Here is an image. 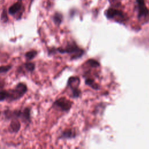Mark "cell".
Here are the masks:
<instances>
[{
  "label": "cell",
  "instance_id": "cell-5",
  "mask_svg": "<svg viewBox=\"0 0 149 149\" xmlns=\"http://www.w3.org/2000/svg\"><path fill=\"white\" fill-rule=\"evenodd\" d=\"M19 118L24 122H28L30 120V109L28 107L25 108L23 110H21Z\"/></svg>",
  "mask_w": 149,
  "mask_h": 149
},
{
  "label": "cell",
  "instance_id": "cell-6",
  "mask_svg": "<svg viewBox=\"0 0 149 149\" xmlns=\"http://www.w3.org/2000/svg\"><path fill=\"white\" fill-rule=\"evenodd\" d=\"M22 8V3L21 1H18L16 3L12 5L8 10L9 13L10 15H13L19 12Z\"/></svg>",
  "mask_w": 149,
  "mask_h": 149
},
{
  "label": "cell",
  "instance_id": "cell-9",
  "mask_svg": "<svg viewBox=\"0 0 149 149\" xmlns=\"http://www.w3.org/2000/svg\"><path fill=\"white\" fill-rule=\"evenodd\" d=\"M62 15L60 13H55L54 15V17H53V20H54V22L55 24L59 25L61 24V23L62 22Z\"/></svg>",
  "mask_w": 149,
  "mask_h": 149
},
{
  "label": "cell",
  "instance_id": "cell-15",
  "mask_svg": "<svg viewBox=\"0 0 149 149\" xmlns=\"http://www.w3.org/2000/svg\"><path fill=\"white\" fill-rule=\"evenodd\" d=\"M8 16H7V14H6V11L5 9H3L2 13L1 15V20L3 22H6L8 21Z\"/></svg>",
  "mask_w": 149,
  "mask_h": 149
},
{
  "label": "cell",
  "instance_id": "cell-4",
  "mask_svg": "<svg viewBox=\"0 0 149 149\" xmlns=\"http://www.w3.org/2000/svg\"><path fill=\"white\" fill-rule=\"evenodd\" d=\"M105 15H106V16L109 19H112L116 16L123 17V13L121 11L113 9V8H110L108 9L105 13Z\"/></svg>",
  "mask_w": 149,
  "mask_h": 149
},
{
  "label": "cell",
  "instance_id": "cell-11",
  "mask_svg": "<svg viewBox=\"0 0 149 149\" xmlns=\"http://www.w3.org/2000/svg\"><path fill=\"white\" fill-rule=\"evenodd\" d=\"M8 97V90H5L0 89V101H3L5 100H6Z\"/></svg>",
  "mask_w": 149,
  "mask_h": 149
},
{
  "label": "cell",
  "instance_id": "cell-14",
  "mask_svg": "<svg viewBox=\"0 0 149 149\" xmlns=\"http://www.w3.org/2000/svg\"><path fill=\"white\" fill-rule=\"evenodd\" d=\"M72 135H73V133L70 130H67V131H65L62 134V137L69 138V137H71Z\"/></svg>",
  "mask_w": 149,
  "mask_h": 149
},
{
  "label": "cell",
  "instance_id": "cell-7",
  "mask_svg": "<svg viewBox=\"0 0 149 149\" xmlns=\"http://www.w3.org/2000/svg\"><path fill=\"white\" fill-rule=\"evenodd\" d=\"M21 127L20 123L17 118H13L10 124V130L12 132H17Z\"/></svg>",
  "mask_w": 149,
  "mask_h": 149
},
{
  "label": "cell",
  "instance_id": "cell-1",
  "mask_svg": "<svg viewBox=\"0 0 149 149\" xmlns=\"http://www.w3.org/2000/svg\"><path fill=\"white\" fill-rule=\"evenodd\" d=\"M27 88L26 85L23 83H18L15 88L8 90V97L6 99L8 101L11 102L18 100L22 97L27 92Z\"/></svg>",
  "mask_w": 149,
  "mask_h": 149
},
{
  "label": "cell",
  "instance_id": "cell-17",
  "mask_svg": "<svg viewBox=\"0 0 149 149\" xmlns=\"http://www.w3.org/2000/svg\"><path fill=\"white\" fill-rule=\"evenodd\" d=\"M0 115H1V112H0Z\"/></svg>",
  "mask_w": 149,
  "mask_h": 149
},
{
  "label": "cell",
  "instance_id": "cell-12",
  "mask_svg": "<svg viewBox=\"0 0 149 149\" xmlns=\"http://www.w3.org/2000/svg\"><path fill=\"white\" fill-rule=\"evenodd\" d=\"M24 68L29 72H33L35 69V64L33 62H26L24 64Z\"/></svg>",
  "mask_w": 149,
  "mask_h": 149
},
{
  "label": "cell",
  "instance_id": "cell-13",
  "mask_svg": "<svg viewBox=\"0 0 149 149\" xmlns=\"http://www.w3.org/2000/svg\"><path fill=\"white\" fill-rule=\"evenodd\" d=\"M12 65H6V66H0V74L6 73L10 70L12 68Z\"/></svg>",
  "mask_w": 149,
  "mask_h": 149
},
{
  "label": "cell",
  "instance_id": "cell-10",
  "mask_svg": "<svg viewBox=\"0 0 149 149\" xmlns=\"http://www.w3.org/2000/svg\"><path fill=\"white\" fill-rule=\"evenodd\" d=\"M37 54V52L35 50H31L29 52H27L25 54V57L27 60H31L34 58Z\"/></svg>",
  "mask_w": 149,
  "mask_h": 149
},
{
  "label": "cell",
  "instance_id": "cell-2",
  "mask_svg": "<svg viewBox=\"0 0 149 149\" xmlns=\"http://www.w3.org/2000/svg\"><path fill=\"white\" fill-rule=\"evenodd\" d=\"M54 105L55 107H58L60 108L62 111H67L70 108L72 104H71V102H70L66 98H61L54 102Z\"/></svg>",
  "mask_w": 149,
  "mask_h": 149
},
{
  "label": "cell",
  "instance_id": "cell-16",
  "mask_svg": "<svg viewBox=\"0 0 149 149\" xmlns=\"http://www.w3.org/2000/svg\"><path fill=\"white\" fill-rule=\"evenodd\" d=\"M5 86V81L3 80L0 79V89H2Z\"/></svg>",
  "mask_w": 149,
  "mask_h": 149
},
{
  "label": "cell",
  "instance_id": "cell-8",
  "mask_svg": "<svg viewBox=\"0 0 149 149\" xmlns=\"http://www.w3.org/2000/svg\"><path fill=\"white\" fill-rule=\"evenodd\" d=\"M58 51L61 53H74L76 52H81V50L80 49H78L76 47L73 45H69L65 49L58 48Z\"/></svg>",
  "mask_w": 149,
  "mask_h": 149
},
{
  "label": "cell",
  "instance_id": "cell-3",
  "mask_svg": "<svg viewBox=\"0 0 149 149\" xmlns=\"http://www.w3.org/2000/svg\"><path fill=\"white\" fill-rule=\"evenodd\" d=\"M138 5V10L139 18L146 17L148 15V10L145 5L144 0H136Z\"/></svg>",
  "mask_w": 149,
  "mask_h": 149
}]
</instances>
